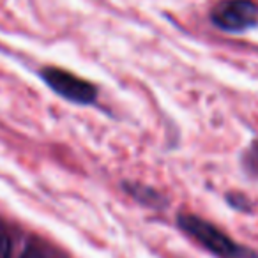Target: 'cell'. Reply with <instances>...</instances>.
Here are the masks:
<instances>
[{
  "mask_svg": "<svg viewBox=\"0 0 258 258\" xmlns=\"http://www.w3.org/2000/svg\"><path fill=\"white\" fill-rule=\"evenodd\" d=\"M0 258H11V240L4 230H0Z\"/></svg>",
  "mask_w": 258,
  "mask_h": 258,
  "instance_id": "4",
  "label": "cell"
},
{
  "mask_svg": "<svg viewBox=\"0 0 258 258\" xmlns=\"http://www.w3.org/2000/svg\"><path fill=\"white\" fill-rule=\"evenodd\" d=\"M211 18L225 32H246L258 23V8L251 0H223L212 9Z\"/></svg>",
  "mask_w": 258,
  "mask_h": 258,
  "instance_id": "3",
  "label": "cell"
},
{
  "mask_svg": "<svg viewBox=\"0 0 258 258\" xmlns=\"http://www.w3.org/2000/svg\"><path fill=\"white\" fill-rule=\"evenodd\" d=\"M41 78L48 83L53 92L76 104H92L97 97V90L87 80L58 68H46L41 71Z\"/></svg>",
  "mask_w": 258,
  "mask_h": 258,
  "instance_id": "2",
  "label": "cell"
},
{
  "mask_svg": "<svg viewBox=\"0 0 258 258\" xmlns=\"http://www.w3.org/2000/svg\"><path fill=\"white\" fill-rule=\"evenodd\" d=\"M180 228L189 233L193 239H197L204 247H207L211 253L223 258H239L242 249L226 235L225 232L214 226L212 223L198 218L193 214H182L179 218Z\"/></svg>",
  "mask_w": 258,
  "mask_h": 258,
  "instance_id": "1",
  "label": "cell"
}]
</instances>
